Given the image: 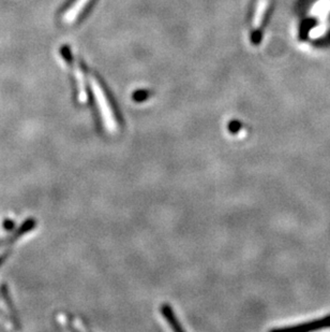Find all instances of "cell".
Returning <instances> with one entry per match:
<instances>
[{"mask_svg":"<svg viewBox=\"0 0 330 332\" xmlns=\"http://www.w3.org/2000/svg\"><path fill=\"white\" fill-rule=\"evenodd\" d=\"M269 8V0H259L258 8H256V12L253 17V32H252V41L254 43H259L261 41V34H260V29L261 26L263 24V20L266 11Z\"/></svg>","mask_w":330,"mask_h":332,"instance_id":"6da1fadb","label":"cell"},{"mask_svg":"<svg viewBox=\"0 0 330 332\" xmlns=\"http://www.w3.org/2000/svg\"><path fill=\"white\" fill-rule=\"evenodd\" d=\"M288 329H295L301 331H316V330L330 329V315L320 318H314L305 322H300V324L292 326Z\"/></svg>","mask_w":330,"mask_h":332,"instance_id":"7a4b0ae2","label":"cell"}]
</instances>
